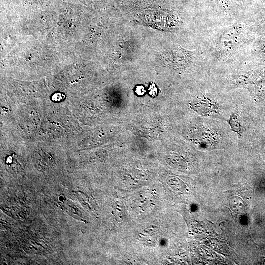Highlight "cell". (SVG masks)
<instances>
[{
    "label": "cell",
    "instance_id": "obj_3",
    "mask_svg": "<svg viewBox=\"0 0 265 265\" xmlns=\"http://www.w3.org/2000/svg\"><path fill=\"white\" fill-rule=\"evenodd\" d=\"M191 105L195 111L203 116L217 113L220 109V105L218 102L205 95L197 97Z\"/></svg>",
    "mask_w": 265,
    "mask_h": 265
},
{
    "label": "cell",
    "instance_id": "obj_2",
    "mask_svg": "<svg viewBox=\"0 0 265 265\" xmlns=\"http://www.w3.org/2000/svg\"><path fill=\"white\" fill-rule=\"evenodd\" d=\"M257 76V70L243 71L232 76L229 88H244L250 92L253 88Z\"/></svg>",
    "mask_w": 265,
    "mask_h": 265
},
{
    "label": "cell",
    "instance_id": "obj_6",
    "mask_svg": "<svg viewBox=\"0 0 265 265\" xmlns=\"http://www.w3.org/2000/svg\"><path fill=\"white\" fill-rule=\"evenodd\" d=\"M65 98V95L60 93H57L53 94L52 97V99L56 102H59L63 100Z\"/></svg>",
    "mask_w": 265,
    "mask_h": 265
},
{
    "label": "cell",
    "instance_id": "obj_5",
    "mask_svg": "<svg viewBox=\"0 0 265 265\" xmlns=\"http://www.w3.org/2000/svg\"><path fill=\"white\" fill-rule=\"evenodd\" d=\"M258 49L260 53L265 55V27L259 40Z\"/></svg>",
    "mask_w": 265,
    "mask_h": 265
},
{
    "label": "cell",
    "instance_id": "obj_1",
    "mask_svg": "<svg viewBox=\"0 0 265 265\" xmlns=\"http://www.w3.org/2000/svg\"><path fill=\"white\" fill-rule=\"evenodd\" d=\"M248 29L242 22H237L227 27L219 36L215 52L219 58H227L234 54L248 40Z\"/></svg>",
    "mask_w": 265,
    "mask_h": 265
},
{
    "label": "cell",
    "instance_id": "obj_4",
    "mask_svg": "<svg viewBox=\"0 0 265 265\" xmlns=\"http://www.w3.org/2000/svg\"><path fill=\"white\" fill-rule=\"evenodd\" d=\"M227 122L231 130L235 132L238 137H241L243 129L239 115L236 112L232 113L228 119Z\"/></svg>",
    "mask_w": 265,
    "mask_h": 265
}]
</instances>
